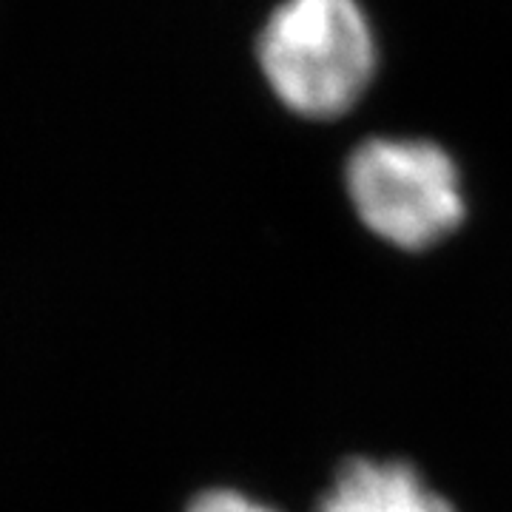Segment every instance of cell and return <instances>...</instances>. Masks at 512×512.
Returning a JSON list of instances; mask_svg holds the SVG:
<instances>
[{"label":"cell","instance_id":"obj_4","mask_svg":"<svg viewBox=\"0 0 512 512\" xmlns=\"http://www.w3.org/2000/svg\"><path fill=\"white\" fill-rule=\"evenodd\" d=\"M180 512H288L271 495L237 481H211L188 495Z\"/></svg>","mask_w":512,"mask_h":512},{"label":"cell","instance_id":"obj_3","mask_svg":"<svg viewBox=\"0 0 512 512\" xmlns=\"http://www.w3.org/2000/svg\"><path fill=\"white\" fill-rule=\"evenodd\" d=\"M308 512H464L416 458L359 450L339 458Z\"/></svg>","mask_w":512,"mask_h":512},{"label":"cell","instance_id":"obj_1","mask_svg":"<svg viewBox=\"0 0 512 512\" xmlns=\"http://www.w3.org/2000/svg\"><path fill=\"white\" fill-rule=\"evenodd\" d=\"M254 57L279 109L325 126L365 103L382 52L362 0H279L256 32Z\"/></svg>","mask_w":512,"mask_h":512},{"label":"cell","instance_id":"obj_2","mask_svg":"<svg viewBox=\"0 0 512 512\" xmlns=\"http://www.w3.org/2000/svg\"><path fill=\"white\" fill-rule=\"evenodd\" d=\"M342 197L373 242L399 256L447 248L470 222V188L450 148L427 134L379 131L350 148Z\"/></svg>","mask_w":512,"mask_h":512}]
</instances>
